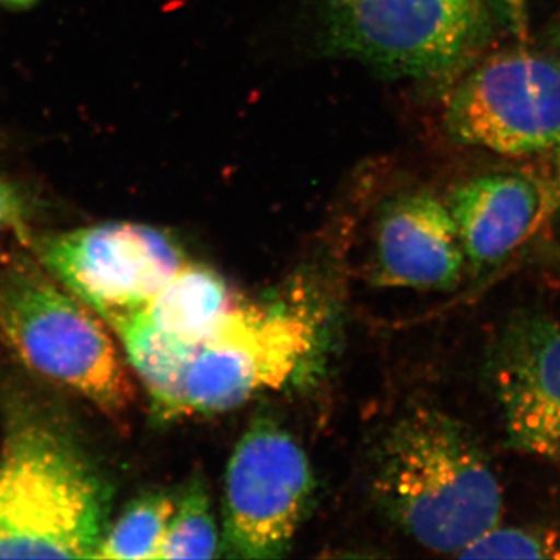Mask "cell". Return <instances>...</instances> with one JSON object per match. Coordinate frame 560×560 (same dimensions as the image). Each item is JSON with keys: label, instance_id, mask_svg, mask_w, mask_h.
Listing matches in <instances>:
<instances>
[{"label": "cell", "instance_id": "44dd1931", "mask_svg": "<svg viewBox=\"0 0 560 560\" xmlns=\"http://www.w3.org/2000/svg\"><path fill=\"white\" fill-rule=\"evenodd\" d=\"M5 2L13 3V5H28L33 0H5Z\"/></svg>", "mask_w": 560, "mask_h": 560}, {"label": "cell", "instance_id": "4fadbf2b", "mask_svg": "<svg viewBox=\"0 0 560 560\" xmlns=\"http://www.w3.org/2000/svg\"><path fill=\"white\" fill-rule=\"evenodd\" d=\"M223 556L221 534L202 471L191 475L176 501L158 559H213Z\"/></svg>", "mask_w": 560, "mask_h": 560}, {"label": "cell", "instance_id": "277c9868", "mask_svg": "<svg viewBox=\"0 0 560 560\" xmlns=\"http://www.w3.org/2000/svg\"><path fill=\"white\" fill-rule=\"evenodd\" d=\"M315 327L289 305L242 304L212 334L190 342L172 419L226 412L300 371Z\"/></svg>", "mask_w": 560, "mask_h": 560}, {"label": "cell", "instance_id": "52a82bcc", "mask_svg": "<svg viewBox=\"0 0 560 560\" xmlns=\"http://www.w3.org/2000/svg\"><path fill=\"white\" fill-rule=\"evenodd\" d=\"M447 127L458 142L504 156L559 150V58L526 50L488 58L453 92Z\"/></svg>", "mask_w": 560, "mask_h": 560}, {"label": "cell", "instance_id": "2e32d148", "mask_svg": "<svg viewBox=\"0 0 560 560\" xmlns=\"http://www.w3.org/2000/svg\"><path fill=\"white\" fill-rule=\"evenodd\" d=\"M508 436L515 448L560 464V419L534 423L525 429L511 431Z\"/></svg>", "mask_w": 560, "mask_h": 560}, {"label": "cell", "instance_id": "7c38bea8", "mask_svg": "<svg viewBox=\"0 0 560 560\" xmlns=\"http://www.w3.org/2000/svg\"><path fill=\"white\" fill-rule=\"evenodd\" d=\"M241 304L237 291L220 272L184 261L172 279L135 313L168 337L198 342Z\"/></svg>", "mask_w": 560, "mask_h": 560}, {"label": "cell", "instance_id": "8fae6325", "mask_svg": "<svg viewBox=\"0 0 560 560\" xmlns=\"http://www.w3.org/2000/svg\"><path fill=\"white\" fill-rule=\"evenodd\" d=\"M508 433L560 419V324L518 312L504 324L489 363Z\"/></svg>", "mask_w": 560, "mask_h": 560}, {"label": "cell", "instance_id": "7402d4cb", "mask_svg": "<svg viewBox=\"0 0 560 560\" xmlns=\"http://www.w3.org/2000/svg\"><path fill=\"white\" fill-rule=\"evenodd\" d=\"M560 209V208H559Z\"/></svg>", "mask_w": 560, "mask_h": 560}, {"label": "cell", "instance_id": "ffe728a7", "mask_svg": "<svg viewBox=\"0 0 560 560\" xmlns=\"http://www.w3.org/2000/svg\"><path fill=\"white\" fill-rule=\"evenodd\" d=\"M552 43L558 44L560 47V18L559 21L556 22L555 28H552Z\"/></svg>", "mask_w": 560, "mask_h": 560}, {"label": "cell", "instance_id": "ac0fdd59", "mask_svg": "<svg viewBox=\"0 0 560 560\" xmlns=\"http://www.w3.org/2000/svg\"><path fill=\"white\" fill-rule=\"evenodd\" d=\"M508 13L512 21V27L521 36L526 35V0H504Z\"/></svg>", "mask_w": 560, "mask_h": 560}, {"label": "cell", "instance_id": "30bf717a", "mask_svg": "<svg viewBox=\"0 0 560 560\" xmlns=\"http://www.w3.org/2000/svg\"><path fill=\"white\" fill-rule=\"evenodd\" d=\"M471 270L497 267L552 212L550 183L493 173L470 179L447 202Z\"/></svg>", "mask_w": 560, "mask_h": 560}, {"label": "cell", "instance_id": "ba28073f", "mask_svg": "<svg viewBox=\"0 0 560 560\" xmlns=\"http://www.w3.org/2000/svg\"><path fill=\"white\" fill-rule=\"evenodd\" d=\"M36 254L40 267L106 324L142 308L184 264L172 237L127 221L49 235Z\"/></svg>", "mask_w": 560, "mask_h": 560}, {"label": "cell", "instance_id": "8992f818", "mask_svg": "<svg viewBox=\"0 0 560 560\" xmlns=\"http://www.w3.org/2000/svg\"><path fill=\"white\" fill-rule=\"evenodd\" d=\"M313 492L311 459L296 438L268 416L254 419L226 467L223 555L283 558L307 515Z\"/></svg>", "mask_w": 560, "mask_h": 560}, {"label": "cell", "instance_id": "9c48e42d", "mask_svg": "<svg viewBox=\"0 0 560 560\" xmlns=\"http://www.w3.org/2000/svg\"><path fill=\"white\" fill-rule=\"evenodd\" d=\"M374 280L383 287L451 291L466 267L447 205L425 191L383 206L375 224Z\"/></svg>", "mask_w": 560, "mask_h": 560}, {"label": "cell", "instance_id": "e0dca14e", "mask_svg": "<svg viewBox=\"0 0 560 560\" xmlns=\"http://www.w3.org/2000/svg\"><path fill=\"white\" fill-rule=\"evenodd\" d=\"M24 212L20 194L10 184L0 180V234L21 226Z\"/></svg>", "mask_w": 560, "mask_h": 560}, {"label": "cell", "instance_id": "9a60e30c", "mask_svg": "<svg viewBox=\"0 0 560 560\" xmlns=\"http://www.w3.org/2000/svg\"><path fill=\"white\" fill-rule=\"evenodd\" d=\"M460 559H560V534L536 526H500L467 545Z\"/></svg>", "mask_w": 560, "mask_h": 560}, {"label": "cell", "instance_id": "5b68a950", "mask_svg": "<svg viewBox=\"0 0 560 560\" xmlns=\"http://www.w3.org/2000/svg\"><path fill=\"white\" fill-rule=\"evenodd\" d=\"M331 47L394 75L438 77L489 35L482 0H330Z\"/></svg>", "mask_w": 560, "mask_h": 560}, {"label": "cell", "instance_id": "6da1fadb", "mask_svg": "<svg viewBox=\"0 0 560 560\" xmlns=\"http://www.w3.org/2000/svg\"><path fill=\"white\" fill-rule=\"evenodd\" d=\"M372 497L427 550L458 556L499 525L503 490L470 431L434 408L401 416L378 442Z\"/></svg>", "mask_w": 560, "mask_h": 560}, {"label": "cell", "instance_id": "7a4b0ae2", "mask_svg": "<svg viewBox=\"0 0 560 560\" xmlns=\"http://www.w3.org/2000/svg\"><path fill=\"white\" fill-rule=\"evenodd\" d=\"M110 488L68 434L43 419L11 423L0 455V559H95Z\"/></svg>", "mask_w": 560, "mask_h": 560}, {"label": "cell", "instance_id": "d6986e66", "mask_svg": "<svg viewBox=\"0 0 560 560\" xmlns=\"http://www.w3.org/2000/svg\"><path fill=\"white\" fill-rule=\"evenodd\" d=\"M555 179L551 180V206L552 210L560 208V149L558 150V158H556V173Z\"/></svg>", "mask_w": 560, "mask_h": 560}, {"label": "cell", "instance_id": "3957f363", "mask_svg": "<svg viewBox=\"0 0 560 560\" xmlns=\"http://www.w3.org/2000/svg\"><path fill=\"white\" fill-rule=\"evenodd\" d=\"M0 334L36 374L109 415L128 410L135 386L97 313L46 268H0Z\"/></svg>", "mask_w": 560, "mask_h": 560}, {"label": "cell", "instance_id": "5bb4252c", "mask_svg": "<svg viewBox=\"0 0 560 560\" xmlns=\"http://www.w3.org/2000/svg\"><path fill=\"white\" fill-rule=\"evenodd\" d=\"M176 500L167 492H150L128 504L109 523L95 559H158Z\"/></svg>", "mask_w": 560, "mask_h": 560}]
</instances>
